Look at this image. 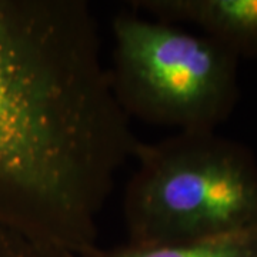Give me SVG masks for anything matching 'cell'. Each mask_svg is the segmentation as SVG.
<instances>
[{
	"mask_svg": "<svg viewBox=\"0 0 257 257\" xmlns=\"http://www.w3.org/2000/svg\"><path fill=\"white\" fill-rule=\"evenodd\" d=\"M139 140L83 0H0V226L79 257Z\"/></svg>",
	"mask_w": 257,
	"mask_h": 257,
	"instance_id": "6da1fadb",
	"label": "cell"
},
{
	"mask_svg": "<svg viewBox=\"0 0 257 257\" xmlns=\"http://www.w3.org/2000/svg\"><path fill=\"white\" fill-rule=\"evenodd\" d=\"M123 214L127 244L209 239L257 224V163L214 132L139 142Z\"/></svg>",
	"mask_w": 257,
	"mask_h": 257,
	"instance_id": "7a4b0ae2",
	"label": "cell"
},
{
	"mask_svg": "<svg viewBox=\"0 0 257 257\" xmlns=\"http://www.w3.org/2000/svg\"><path fill=\"white\" fill-rule=\"evenodd\" d=\"M111 90L128 119L214 132L239 96V57L202 33L138 12L111 22Z\"/></svg>",
	"mask_w": 257,
	"mask_h": 257,
	"instance_id": "3957f363",
	"label": "cell"
},
{
	"mask_svg": "<svg viewBox=\"0 0 257 257\" xmlns=\"http://www.w3.org/2000/svg\"><path fill=\"white\" fill-rule=\"evenodd\" d=\"M147 18L200 29L237 57L257 56V0H132Z\"/></svg>",
	"mask_w": 257,
	"mask_h": 257,
	"instance_id": "277c9868",
	"label": "cell"
},
{
	"mask_svg": "<svg viewBox=\"0 0 257 257\" xmlns=\"http://www.w3.org/2000/svg\"><path fill=\"white\" fill-rule=\"evenodd\" d=\"M79 257H257V224L209 239L173 244L100 248Z\"/></svg>",
	"mask_w": 257,
	"mask_h": 257,
	"instance_id": "5b68a950",
	"label": "cell"
},
{
	"mask_svg": "<svg viewBox=\"0 0 257 257\" xmlns=\"http://www.w3.org/2000/svg\"><path fill=\"white\" fill-rule=\"evenodd\" d=\"M0 257H74L50 244L39 243L0 226Z\"/></svg>",
	"mask_w": 257,
	"mask_h": 257,
	"instance_id": "8992f818",
	"label": "cell"
}]
</instances>
